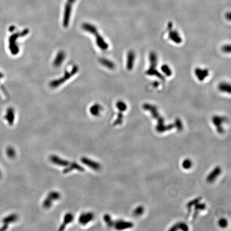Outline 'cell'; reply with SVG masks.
<instances>
[{"label": "cell", "mask_w": 231, "mask_h": 231, "mask_svg": "<svg viewBox=\"0 0 231 231\" xmlns=\"http://www.w3.org/2000/svg\"><path fill=\"white\" fill-rule=\"evenodd\" d=\"M94 218V215L92 212H88L83 213L79 217V222L82 225H86L92 221Z\"/></svg>", "instance_id": "5"}, {"label": "cell", "mask_w": 231, "mask_h": 231, "mask_svg": "<svg viewBox=\"0 0 231 231\" xmlns=\"http://www.w3.org/2000/svg\"><path fill=\"white\" fill-rule=\"evenodd\" d=\"M61 197V194L55 191H52L48 194V196L43 202V206L45 208H49L54 201H56Z\"/></svg>", "instance_id": "3"}, {"label": "cell", "mask_w": 231, "mask_h": 231, "mask_svg": "<svg viewBox=\"0 0 231 231\" xmlns=\"http://www.w3.org/2000/svg\"><path fill=\"white\" fill-rule=\"evenodd\" d=\"M221 172V167H215L214 170L212 171L209 174L206 180L208 183H213L216 179L218 177Z\"/></svg>", "instance_id": "9"}, {"label": "cell", "mask_w": 231, "mask_h": 231, "mask_svg": "<svg viewBox=\"0 0 231 231\" xmlns=\"http://www.w3.org/2000/svg\"><path fill=\"white\" fill-rule=\"evenodd\" d=\"M83 28L87 32H89L93 35H95L96 44L101 49L103 50L108 49L109 47L108 43L104 40L103 38L102 37V36H101L99 33H98L97 30L95 26L89 24H85L83 26Z\"/></svg>", "instance_id": "1"}, {"label": "cell", "mask_w": 231, "mask_h": 231, "mask_svg": "<svg viewBox=\"0 0 231 231\" xmlns=\"http://www.w3.org/2000/svg\"><path fill=\"white\" fill-rule=\"evenodd\" d=\"M6 154L10 158H14L16 156V152L12 147L8 148L6 150Z\"/></svg>", "instance_id": "30"}, {"label": "cell", "mask_w": 231, "mask_h": 231, "mask_svg": "<svg viewBox=\"0 0 231 231\" xmlns=\"http://www.w3.org/2000/svg\"><path fill=\"white\" fill-rule=\"evenodd\" d=\"M218 224L221 228H226V226H228V221L226 219H225L224 218H223V219L219 220Z\"/></svg>", "instance_id": "32"}, {"label": "cell", "mask_w": 231, "mask_h": 231, "mask_svg": "<svg viewBox=\"0 0 231 231\" xmlns=\"http://www.w3.org/2000/svg\"><path fill=\"white\" fill-rule=\"evenodd\" d=\"M226 119L225 117L218 116H215L212 117V123L214 125H215L217 131L219 134H223L224 132L222 126V124H223V123L226 121Z\"/></svg>", "instance_id": "4"}, {"label": "cell", "mask_w": 231, "mask_h": 231, "mask_svg": "<svg viewBox=\"0 0 231 231\" xmlns=\"http://www.w3.org/2000/svg\"><path fill=\"white\" fill-rule=\"evenodd\" d=\"M103 108L101 106L98 104H95L91 106L90 112L93 116H99L102 111Z\"/></svg>", "instance_id": "16"}, {"label": "cell", "mask_w": 231, "mask_h": 231, "mask_svg": "<svg viewBox=\"0 0 231 231\" xmlns=\"http://www.w3.org/2000/svg\"><path fill=\"white\" fill-rule=\"evenodd\" d=\"M169 36L170 40L175 42L176 43H180V42L182 41V39L180 35L176 31L170 30L169 33Z\"/></svg>", "instance_id": "13"}, {"label": "cell", "mask_w": 231, "mask_h": 231, "mask_svg": "<svg viewBox=\"0 0 231 231\" xmlns=\"http://www.w3.org/2000/svg\"><path fill=\"white\" fill-rule=\"evenodd\" d=\"M74 220V216L71 214V213H67L66 215H65L64 217V220L63 222V224L61 225V227L60 228L59 230L63 231L66 228V225L70 223L71 221Z\"/></svg>", "instance_id": "15"}, {"label": "cell", "mask_w": 231, "mask_h": 231, "mask_svg": "<svg viewBox=\"0 0 231 231\" xmlns=\"http://www.w3.org/2000/svg\"><path fill=\"white\" fill-rule=\"evenodd\" d=\"M14 118H15V115H14L13 111L12 109H9L8 111V113L6 114V118L8 121V123H9L10 125L13 124V121H14Z\"/></svg>", "instance_id": "22"}, {"label": "cell", "mask_w": 231, "mask_h": 231, "mask_svg": "<svg viewBox=\"0 0 231 231\" xmlns=\"http://www.w3.org/2000/svg\"><path fill=\"white\" fill-rule=\"evenodd\" d=\"M100 63L105 67L108 68L109 69H114L115 68V65L112 62V61H110L108 59L102 58L99 60Z\"/></svg>", "instance_id": "17"}, {"label": "cell", "mask_w": 231, "mask_h": 231, "mask_svg": "<svg viewBox=\"0 0 231 231\" xmlns=\"http://www.w3.org/2000/svg\"><path fill=\"white\" fill-rule=\"evenodd\" d=\"M2 176V173H1V171H0V178Z\"/></svg>", "instance_id": "35"}, {"label": "cell", "mask_w": 231, "mask_h": 231, "mask_svg": "<svg viewBox=\"0 0 231 231\" xmlns=\"http://www.w3.org/2000/svg\"><path fill=\"white\" fill-rule=\"evenodd\" d=\"M179 230L184 231H188V228L186 224L183 223H180L173 225V226L170 228V231H175Z\"/></svg>", "instance_id": "20"}, {"label": "cell", "mask_w": 231, "mask_h": 231, "mask_svg": "<svg viewBox=\"0 0 231 231\" xmlns=\"http://www.w3.org/2000/svg\"><path fill=\"white\" fill-rule=\"evenodd\" d=\"M49 160L52 163L61 167H66L70 164L69 162L62 159L61 157H58L56 155H52L49 158Z\"/></svg>", "instance_id": "7"}, {"label": "cell", "mask_w": 231, "mask_h": 231, "mask_svg": "<svg viewBox=\"0 0 231 231\" xmlns=\"http://www.w3.org/2000/svg\"><path fill=\"white\" fill-rule=\"evenodd\" d=\"M201 199H201V197L196 198V199H194V200H193L192 201H191L190 202H189V203L187 204V209H188V217H189V216L191 210H192V206H194V205H195V204H196L197 203L200 202V201Z\"/></svg>", "instance_id": "23"}, {"label": "cell", "mask_w": 231, "mask_h": 231, "mask_svg": "<svg viewBox=\"0 0 231 231\" xmlns=\"http://www.w3.org/2000/svg\"><path fill=\"white\" fill-rule=\"evenodd\" d=\"M81 161L83 163L86 165L87 167L91 168L92 169L95 171H98L101 169V165L99 163L96 162L95 161L92 160L87 157H83L81 159Z\"/></svg>", "instance_id": "6"}, {"label": "cell", "mask_w": 231, "mask_h": 231, "mask_svg": "<svg viewBox=\"0 0 231 231\" xmlns=\"http://www.w3.org/2000/svg\"><path fill=\"white\" fill-rule=\"evenodd\" d=\"M78 71V67L77 66L74 65L70 71H66L65 74V75H64L62 78L51 81L50 83V86L51 87V88H56L60 86V85H61V84L64 83L66 80L69 79L71 77L76 74Z\"/></svg>", "instance_id": "2"}, {"label": "cell", "mask_w": 231, "mask_h": 231, "mask_svg": "<svg viewBox=\"0 0 231 231\" xmlns=\"http://www.w3.org/2000/svg\"><path fill=\"white\" fill-rule=\"evenodd\" d=\"M144 208L142 206H139L135 209L134 211V214L136 216H140L144 214Z\"/></svg>", "instance_id": "28"}, {"label": "cell", "mask_w": 231, "mask_h": 231, "mask_svg": "<svg viewBox=\"0 0 231 231\" xmlns=\"http://www.w3.org/2000/svg\"><path fill=\"white\" fill-rule=\"evenodd\" d=\"M135 60V54L133 51H130L127 56V69L128 70L131 71L133 69L134 65Z\"/></svg>", "instance_id": "11"}, {"label": "cell", "mask_w": 231, "mask_h": 231, "mask_svg": "<svg viewBox=\"0 0 231 231\" xmlns=\"http://www.w3.org/2000/svg\"><path fill=\"white\" fill-rule=\"evenodd\" d=\"M18 219V216L16 214H12L6 217L3 219V223L4 224H8L13 222L16 221Z\"/></svg>", "instance_id": "21"}, {"label": "cell", "mask_w": 231, "mask_h": 231, "mask_svg": "<svg viewBox=\"0 0 231 231\" xmlns=\"http://www.w3.org/2000/svg\"><path fill=\"white\" fill-rule=\"evenodd\" d=\"M194 206H195V207H194V212L193 214L192 218H193V219H195L196 218V217L197 216L199 211L204 210L206 208V206H205V204L199 203V202L197 203Z\"/></svg>", "instance_id": "19"}, {"label": "cell", "mask_w": 231, "mask_h": 231, "mask_svg": "<svg viewBox=\"0 0 231 231\" xmlns=\"http://www.w3.org/2000/svg\"><path fill=\"white\" fill-rule=\"evenodd\" d=\"M74 170H77L83 172L84 171V169L83 167H81L78 164L76 163L75 162L70 163V164L66 167V168L63 170V173H67L71 172V171Z\"/></svg>", "instance_id": "12"}, {"label": "cell", "mask_w": 231, "mask_h": 231, "mask_svg": "<svg viewBox=\"0 0 231 231\" xmlns=\"http://www.w3.org/2000/svg\"><path fill=\"white\" fill-rule=\"evenodd\" d=\"M117 108L118 109L119 111L120 112H124L127 109V105L125 102L122 101H119L117 102L116 104Z\"/></svg>", "instance_id": "25"}, {"label": "cell", "mask_w": 231, "mask_h": 231, "mask_svg": "<svg viewBox=\"0 0 231 231\" xmlns=\"http://www.w3.org/2000/svg\"><path fill=\"white\" fill-rule=\"evenodd\" d=\"M218 90L221 92L230 94L231 93L230 84L228 83H225V82L221 83L218 86Z\"/></svg>", "instance_id": "18"}, {"label": "cell", "mask_w": 231, "mask_h": 231, "mask_svg": "<svg viewBox=\"0 0 231 231\" xmlns=\"http://www.w3.org/2000/svg\"><path fill=\"white\" fill-rule=\"evenodd\" d=\"M104 220L106 222V225L109 226V227H111L112 226H113L114 224V221L112 220V219L111 218L110 216L109 215H106L104 216Z\"/></svg>", "instance_id": "27"}, {"label": "cell", "mask_w": 231, "mask_h": 231, "mask_svg": "<svg viewBox=\"0 0 231 231\" xmlns=\"http://www.w3.org/2000/svg\"><path fill=\"white\" fill-rule=\"evenodd\" d=\"M113 226H115V228L117 230H123L132 228L133 226V224L131 222L125 221L124 220H118L114 222Z\"/></svg>", "instance_id": "8"}, {"label": "cell", "mask_w": 231, "mask_h": 231, "mask_svg": "<svg viewBox=\"0 0 231 231\" xmlns=\"http://www.w3.org/2000/svg\"><path fill=\"white\" fill-rule=\"evenodd\" d=\"M123 115L122 113H121V112L120 111V112L118 114V116H117V118L116 119V120L113 123V125L117 126V125H121L123 123Z\"/></svg>", "instance_id": "29"}, {"label": "cell", "mask_w": 231, "mask_h": 231, "mask_svg": "<svg viewBox=\"0 0 231 231\" xmlns=\"http://www.w3.org/2000/svg\"><path fill=\"white\" fill-rule=\"evenodd\" d=\"M195 74L198 80L203 81L208 76L209 71L206 69H203L198 67L196 68L195 70Z\"/></svg>", "instance_id": "10"}, {"label": "cell", "mask_w": 231, "mask_h": 231, "mask_svg": "<svg viewBox=\"0 0 231 231\" xmlns=\"http://www.w3.org/2000/svg\"><path fill=\"white\" fill-rule=\"evenodd\" d=\"M65 58V54L64 51H60L55 59L53 64L55 67H58L61 65Z\"/></svg>", "instance_id": "14"}, {"label": "cell", "mask_w": 231, "mask_h": 231, "mask_svg": "<svg viewBox=\"0 0 231 231\" xmlns=\"http://www.w3.org/2000/svg\"><path fill=\"white\" fill-rule=\"evenodd\" d=\"M161 70L163 74L166 75L167 77H170L172 74V70L170 67L166 64H164L161 66Z\"/></svg>", "instance_id": "24"}, {"label": "cell", "mask_w": 231, "mask_h": 231, "mask_svg": "<svg viewBox=\"0 0 231 231\" xmlns=\"http://www.w3.org/2000/svg\"><path fill=\"white\" fill-rule=\"evenodd\" d=\"M8 224H4V225H3V226L1 227V228H0V231H6V230L8 229Z\"/></svg>", "instance_id": "34"}, {"label": "cell", "mask_w": 231, "mask_h": 231, "mask_svg": "<svg viewBox=\"0 0 231 231\" xmlns=\"http://www.w3.org/2000/svg\"><path fill=\"white\" fill-rule=\"evenodd\" d=\"M192 162L189 159H186L182 163V167L185 170H189L192 167Z\"/></svg>", "instance_id": "26"}, {"label": "cell", "mask_w": 231, "mask_h": 231, "mask_svg": "<svg viewBox=\"0 0 231 231\" xmlns=\"http://www.w3.org/2000/svg\"><path fill=\"white\" fill-rule=\"evenodd\" d=\"M222 50L225 53H230L231 52L230 45H226L224 46L222 48Z\"/></svg>", "instance_id": "33"}, {"label": "cell", "mask_w": 231, "mask_h": 231, "mask_svg": "<svg viewBox=\"0 0 231 231\" xmlns=\"http://www.w3.org/2000/svg\"><path fill=\"white\" fill-rule=\"evenodd\" d=\"M175 124H176V129L179 131H181L183 129V125L182 123L181 122L180 119H176L175 121Z\"/></svg>", "instance_id": "31"}]
</instances>
